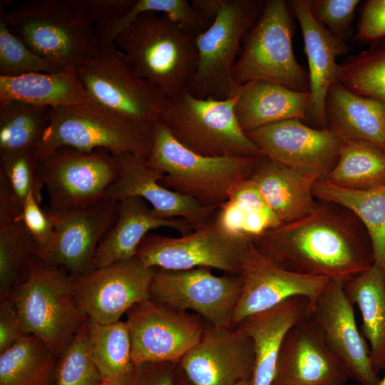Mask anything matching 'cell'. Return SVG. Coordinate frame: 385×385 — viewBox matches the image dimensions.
I'll return each mask as SVG.
<instances>
[{"label": "cell", "instance_id": "1", "mask_svg": "<svg viewBox=\"0 0 385 385\" xmlns=\"http://www.w3.org/2000/svg\"><path fill=\"white\" fill-rule=\"evenodd\" d=\"M251 242L287 270L329 280L346 282L374 264L372 251L347 220L319 205L307 216L282 223Z\"/></svg>", "mask_w": 385, "mask_h": 385}, {"label": "cell", "instance_id": "2", "mask_svg": "<svg viewBox=\"0 0 385 385\" xmlns=\"http://www.w3.org/2000/svg\"><path fill=\"white\" fill-rule=\"evenodd\" d=\"M195 37L167 15L144 12L113 42L134 71L168 98L186 89L195 73Z\"/></svg>", "mask_w": 385, "mask_h": 385}, {"label": "cell", "instance_id": "3", "mask_svg": "<svg viewBox=\"0 0 385 385\" xmlns=\"http://www.w3.org/2000/svg\"><path fill=\"white\" fill-rule=\"evenodd\" d=\"M148 165L163 173V187L205 207H219L232 188L250 178L259 157L205 156L178 143L159 121L153 128Z\"/></svg>", "mask_w": 385, "mask_h": 385}, {"label": "cell", "instance_id": "4", "mask_svg": "<svg viewBox=\"0 0 385 385\" xmlns=\"http://www.w3.org/2000/svg\"><path fill=\"white\" fill-rule=\"evenodd\" d=\"M0 21L31 50L62 68H77L99 48L96 25L68 0H32L9 11L1 5Z\"/></svg>", "mask_w": 385, "mask_h": 385}, {"label": "cell", "instance_id": "5", "mask_svg": "<svg viewBox=\"0 0 385 385\" xmlns=\"http://www.w3.org/2000/svg\"><path fill=\"white\" fill-rule=\"evenodd\" d=\"M73 277L37 256L12 292L24 331L42 340L58 357L87 319L73 294Z\"/></svg>", "mask_w": 385, "mask_h": 385}, {"label": "cell", "instance_id": "6", "mask_svg": "<svg viewBox=\"0 0 385 385\" xmlns=\"http://www.w3.org/2000/svg\"><path fill=\"white\" fill-rule=\"evenodd\" d=\"M152 130L94 101L52 108L38 153L67 146L86 152L103 149L113 155L132 153L148 159L153 144Z\"/></svg>", "mask_w": 385, "mask_h": 385}, {"label": "cell", "instance_id": "7", "mask_svg": "<svg viewBox=\"0 0 385 385\" xmlns=\"http://www.w3.org/2000/svg\"><path fill=\"white\" fill-rule=\"evenodd\" d=\"M236 99L199 98L186 88L168 98L160 121L178 143L197 154L262 156L240 126Z\"/></svg>", "mask_w": 385, "mask_h": 385}, {"label": "cell", "instance_id": "8", "mask_svg": "<svg viewBox=\"0 0 385 385\" xmlns=\"http://www.w3.org/2000/svg\"><path fill=\"white\" fill-rule=\"evenodd\" d=\"M288 1L268 0L246 32L235 64L234 81L242 86L265 81L298 91H309L308 72L297 61L292 47L294 22Z\"/></svg>", "mask_w": 385, "mask_h": 385}, {"label": "cell", "instance_id": "9", "mask_svg": "<svg viewBox=\"0 0 385 385\" xmlns=\"http://www.w3.org/2000/svg\"><path fill=\"white\" fill-rule=\"evenodd\" d=\"M264 4L259 0H223L215 20L195 37L197 63L187 88L191 95L225 100L238 94L241 86L233 79V68L242 39L260 16Z\"/></svg>", "mask_w": 385, "mask_h": 385}, {"label": "cell", "instance_id": "10", "mask_svg": "<svg viewBox=\"0 0 385 385\" xmlns=\"http://www.w3.org/2000/svg\"><path fill=\"white\" fill-rule=\"evenodd\" d=\"M76 71L96 103L152 129L160 120L168 97L134 71L113 41L99 45Z\"/></svg>", "mask_w": 385, "mask_h": 385}, {"label": "cell", "instance_id": "11", "mask_svg": "<svg viewBox=\"0 0 385 385\" xmlns=\"http://www.w3.org/2000/svg\"><path fill=\"white\" fill-rule=\"evenodd\" d=\"M41 179L51 210L89 206L106 197L118 167L108 150L86 152L62 146L38 155Z\"/></svg>", "mask_w": 385, "mask_h": 385}, {"label": "cell", "instance_id": "12", "mask_svg": "<svg viewBox=\"0 0 385 385\" xmlns=\"http://www.w3.org/2000/svg\"><path fill=\"white\" fill-rule=\"evenodd\" d=\"M250 242L227 232L214 216L179 237L147 234L135 257L148 267L170 270L207 267L239 274Z\"/></svg>", "mask_w": 385, "mask_h": 385}, {"label": "cell", "instance_id": "13", "mask_svg": "<svg viewBox=\"0 0 385 385\" xmlns=\"http://www.w3.org/2000/svg\"><path fill=\"white\" fill-rule=\"evenodd\" d=\"M135 366L175 362L200 341L207 322L198 314L148 299L133 305L125 321Z\"/></svg>", "mask_w": 385, "mask_h": 385}, {"label": "cell", "instance_id": "14", "mask_svg": "<svg viewBox=\"0 0 385 385\" xmlns=\"http://www.w3.org/2000/svg\"><path fill=\"white\" fill-rule=\"evenodd\" d=\"M242 290L240 274L216 276L207 267L155 268L150 299L192 312L212 325L232 327V318Z\"/></svg>", "mask_w": 385, "mask_h": 385}, {"label": "cell", "instance_id": "15", "mask_svg": "<svg viewBox=\"0 0 385 385\" xmlns=\"http://www.w3.org/2000/svg\"><path fill=\"white\" fill-rule=\"evenodd\" d=\"M154 272L135 256L73 277L76 304L87 319L118 322L133 305L150 299Z\"/></svg>", "mask_w": 385, "mask_h": 385}, {"label": "cell", "instance_id": "16", "mask_svg": "<svg viewBox=\"0 0 385 385\" xmlns=\"http://www.w3.org/2000/svg\"><path fill=\"white\" fill-rule=\"evenodd\" d=\"M353 305L344 290V282L329 280L318 297L309 302L307 317L349 379L361 385H373L379 376L373 369L369 344L357 327Z\"/></svg>", "mask_w": 385, "mask_h": 385}, {"label": "cell", "instance_id": "17", "mask_svg": "<svg viewBox=\"0 0 385 385\" xmlns=\"http://www.w3.org/2000/svg\"><path fill=\"white\" fill-rule=\"evenodd\" d=\"M262 155L315 181L336 165L341 140L327 128L289 119L245 133Z\"/></svg>", "mask_w": 385, "mask_h": 385}, {"label": "cell", "instance_id": "18", "mask_svg": "<svg viewBox=\"0 0 385 385\" xmlns=\"http://www.w3.org/2000/svg\"><path fill=\"white\" fill-rule=\"evenodd\" d=\"M119 201L104 197L87 207L46 212L54 224L53 242L40 259L66 269L72 277L92 270L100 242L115 223Z\"/></svg>", "mask_w": 385, "mask_h": 385}, {"label": "cell", "instance_id": "19", "mask_svg": "<svg viewBox=\"0 0 385 385\" xmlns=\"http://www.w3.org/2000/svg\"><path fill=\"white\" fill-rule=\"evenodd\" d=\"M239 274L242 290L232 315V327L245 317L292 297H304L312 302L329 282L327 278L299 274L281 267L260 252L251 241Z\"/></svg>", "mask_w": 385, "mask_h": 385}, {"label": "cell", "instance_id": "20", "mask_svg": "<svg viewBox=\"0 0 385 385\" xmlns=\"http://www.w3.org/2000/svg\"><path fill=\"white\" fill-rule=\"evenodd\" d=\"M179 364L193 385H236L250 381L255 364L253 343L237 327L207 322L201 339Z\"/></svg>", "mask_w": 385, "mask_h": 385}, {"label": "cell", "instance_id": "21", "mask_svg": "<svg viewBox=\"0 0 385 385\" xmlns=\"http://www.w3.org/2000/svg\"><path fill=\"white\" fill-rule=\"evenodd\" d=\"M118 174L106 197L119 201L138 197L151 205L158 217L182 219L195 230L210 221L218 207H205L195 200L170 190L159 183L162 173L150 167L147 159L132 153L113 155Z\"/></svg>", "mask_w": 385, "mask_h": 385}, {"label": "cell", "instance_id": "22", "mask_svg": "<svg viewBox=\"0 0 385 385\" xmlns=\"http://www.w3.org/2000/svg\"><path fill=\"white\" fill-rule=\"evenodd\" d=\"M344 367L306 317L287 333L272 385H345Z\"/></svg>", "mask_w": 385, "mask_h": 385}, {"label": "cell", "instance_id": "23", "mask_svg": "<svg viewBox=\"0 0 385 385\" xmlns=\"http://www.w3.org/2000/svg\"><path fill=\"white\" fill-rule=\"evenodd\" d=\"M288 4L300 26L308 61L311 98L308 118L325 128L327 95L330 87L339 82L337 58L345 54L349 46L313 17L311 0H292Z\"/></svg>", "mask_w": 385, "mask_h": 385}, {"label": "cell", "instance_id": "24", "mask_svg": "<svg viewBox=\"0 0 385 385\" xmlns=\"http://www.w3.org/2000/svg\"><path fill=\"white\" fill-rule=\"evenodd\" d=\"M309 299L294 297L248 316L233 327L252 339L255 364L250 385H272L282 344L289 330L307 317Z\"/></svg>", "mask_w": 385, "mask_h": 385}, {"label": "cell", "instance_id": "25", "mask_svg": "<svg viewBox=\"0 0 385 385\" xmlns=\"http://www.w3.org/2000/svg\"><path fill=\"white\" fill-rule=\"evenodd\" d=\"M162 227L175 230L181 235L194 230L182 219L156 217L143 198L128 197L120 200L117 219L97 247L92 270L134 257L145 236L150 230Z\"/></svg>", "mask_w": 385, "mask_h": 385}, {"label": "cell", "instance_id": "26", "mask_svg": "<svg viewBox=\"0 0 385 385\" xmlns=\"http://www.w3.org/2000/svg\"><path fill=\"white\" fill-rule=\"evenodd\" d=\"M310 93L298 91L282 84L251 81L240 86L235 112L245 132L289 120L308 118Z\"/></svg>", "mask_w": 385, "mask_h": 385}, {"label": "cell", "instance_id": "27", "mask_svg": "<svg viewBox=\"0 0 385 385\" xmlns=\"http://www.w3.org/2000/svg\"><path fill=\"white\" fill-rule=\"evenodd\" d=\"M326 128L341 140H362L385 150V102L334 83L325 102Z\"/></svg>", "mask_w": 385, "mask_h": 385}, {"label": "cell", "instance_id": "28", "mask_svg": "<svg viewBox=\"0 0 385 385\" xmlns=\"http://www.w3.org/2000/svg\"><path fill=\"white\" fill-rule=\"evenodd\" d=\"M250 179L282 223L305 217L319 206L313 195L315 180L265 155L258 158Z\"/></svg>", "mask_w": 385, "mask_h": 385}, {"label": "cell", "instance_id": "29", "mask_svg": "<svg viewBox=\"0 0 385 385\" xmlns=\"http://www.w3.org/2000/svg\"><path fill=\"white\" fill-rule=\"evenodd\" d=\"M12 101L51 108L93 101L72 67L53 73L0 76V105Z\"/></svg>", "mask_w": 385, "mask_h": 385}, {"label": "cell", "instance_id": "30", "mask_svg": "<svg viewBox=\"0 0 385 385\" xmlns=\"http://www.w3.org/2000/svg\"><path fill=\"white\" fill-rule=\"evenodd\" d=\"M344 290L359 309L362 334L369 342L374 370L385 369V273L376 264L344 282Z\"/></svg>", "mask_w": 385, "mask_h": 385}, {"label": "cell", "instance_id": "31", "mask_svg": "<svg viewBox=\"0 0 385 385\" xmlns=\"http://www.w3.org/2000/svg\"><path fill=\"white\" fill-rule=\"evenodd\" d=\"M313 195L351 210L361 220L370 239L374 263L385 273V184L353 190L319 180L314 183Z\"/></svg>", "mask_w": 385, "mask_h": 385}, {"label": "cell", "instance_id": "32", "mask_svg": "<svg viewBox=\"0 0 385 385\" xmlns=\"http://www.w3.org/2000/svg\"><path fill=\"white\" fill-rule=\"evenodd\" d=\"M215 218L227 232L250 241L282 224L250 178L232 188Z\"/></svg>", "mask_w": 385, "mask_h": 385}, {"label": "cell", "instance_id": "33", "mask_svg": "<svg viewBox=\"0 0 385 385\" xmlns=\"http://www.w3.org/2000/svg\"><path fill=\"white\" fill-rule=\"evenodd\" d=\"M86 324L92 360L103 381L128 385L135 366L125 322L100 324L86 319Z\"/></svg>", "mask_w": 385, "mask_h": 385}, {"label": "cell", "instance_id": "34", "mask_svg": "<svg viewBox=\"0 0 385 385\" xmlns=\"http://www.w3.org/2000/svg\"><path fill=\"white\" fill-rule=\"evenodd\" d=\"M58 356L27 334L0 354V385H52Z\"/></svg>", "mask_w": 385, "mask_h": 385}, {"label": "cell", "instance_id": "35", "mask_svg": "<svg viewBox=\"0 0 385 385\" xmlns=\"http://www.w3.org/2000/svg\"><path fill=\"white\" fill-rule=\"evenodd\" d=\"M326 180L353 190L384 185L385 150L366 140H341L337 163Z\"/></svg>", "mask_w": 385, "mask_h": 385}, {"label": "cell", "instance_id": "36", "mask_svg": "<svg viewBox=\"0 0 385 385\" xmlns=\"http://www.w3.org/2000/svg\"><path fill=\"white\" fill-rule=\"evenodd\" d=\"M52 108L18 101L0 105V156L38 151Z\"/></svg>", "mask_w": 385, "mask_h": 385}, {"label": "cell", "instance_id": "37", "mask_svg": "<svg viewBox=\"0 0 385 385\" xmlns=\"http://www.w3.org/2000/svg\"><path fill=\"white\" fill-rule=\"evenodd\" d=\"M36 251L32 238L19 219L0 217L1 299L10 297L26 278Z\"/></svg>", "mask_w": 385, "mask_h": 385}, {"label": "cell", "instance_id": "38", "mask_svg": "<svg viewBox=\"0 0 385 385\" xmlns=\"http://www.w3.org/2000/svg\"><path fill=\"white\" fill-rule=\"evenodd\" d=\"M339 81L355 93L385 102V37L339 64Z\"/></svg>", "mask_w": 385, "mask_h": 385}, {"label": "cell", "instance_id": "39", "mask_svg": "<svg viewBox=\"0 0 385 385\" xmlns=\"http://www.w3.org/2000/svg\"><path fill=\"white\" fill-rule=\"evenodd\" d=\"M37 150L0 156V190L9 199L11 212L19 219L30 194L41 202L43 185L38 168Z\"/></svg>", "mask_w": 385, "mask_h": 385}, {"label": "cell", "instance_id": "40", "mask_svg": "<svg viewBox=\"0 0 385 385\" xmlns=\"http://www.w3.org/2000/svg\"><path fill=\"white\" fill-rule=\"evenodd\" d=\"M144 12L167 15L195 36L205 31L211 24L194 11L188 0H135L133 6L123 17L97 31L99 43L113 42L115 36L124 27Z\"/></svg>", "mask_w": 385, "mask_h": 385}, {"label": "cell", "instance_id": "41", "mask_svg": "<svg viewBox=\"0 0 385 385\" xmlns=\"http://www.w3.org/2000/svg\"><path fill=\"white\" fill-rule=\"evenodd\" d=\"M103 382L92 360L85 322L58 357L52 385H101Z\"/></svg>", "mask_w": 385, "mask_h": 385}, {"label": "cell", "instance_id": "42", "mask_svg": "<svg viewBox=\"0 0 385 385\" xmlns=\"http://www.w3.org/2000/svg\"><path fill=\"white\" fill-rule=\"evenodd\" d=\"M63 68L31 50L0 21V76L53 73Z\"/></svg>", "mask_w": 385, "mask_h": 385}, {"label": "cell", "instance_id": "43", "mask_svg": "<svg viewBox=\"0 0 385 385\" xmlns=\"http://www.w3.org/2000/svg\"><path fill=\"white\" fill-rule=\"evenodd\" d=\"M359 0H311L313 17L343 41L351 34Z\"/></svg>", "mask_w": 385, "mask_h": 385}, {"label": "cell", "instance_id": "44", "mask_svg": "<svg viewBox=\"0 0 385 385\" xmlns=\"http://www.w3.org/2000/svg\"><path fill=\"white\" fill-rule=\"evenodd\" d=\"M40 204L34 195L30 194L22 207L19 219L36 245V256L41 258L51 247L55 231L52 218Z\"/></svg>", "mask_w": 385, "mask_h": 385}, {"label": "cell", "instance_id": "45", "mask_svg": "<svg viewBox=\"0 0 385 385\" xmlns=\"http://www.w3.org/2000/svg\"><path fill=\"white\" fill-rule=\"evenodd\" d=\"M135 0H68L73 9L96 29L105 27L123 17Z\"/></svg>", "mask_w": 385, "mask_h": 385}, {"label": "cell", "instance_id": "46", "mask_svg": "<svg viewBox=\"0 0 385 385\" xmlns=\"http://www.w3.org/2000/svg\"><path fill=\"white\" fill-rule=\"evenodd\" d=\"M360 11L355 40L373 42L385 37V0L366 1Z\"/></svg>", "mask_w": 385, "mask_h": 385}, {"label": "cell", "instance_id": "47", "mask_svg": "<svg viewBox=\"0 0 385 385\" xmlns=\"http://www.w3.org/2000/svg\"><path fill=\"white\" fill-rule=\"evenodd\" d=\"M178 365L170 361L140 364L128 385H174Z\"/></svg>", "mask_w": 385, "mask_h": 385}, {"label": "cell", "instance_id": "48", "mask_svg": "<svg viewBox=\"0 0 385 385\" xmlns=\"http://www.w3.org/2000/svg\"><path fill=\"white\" fill-rule=\"evenodd\" d=\"M27 334L11 297L1 299L0 304V354L6 351L20 338Z\"/></svg>", "mask_w": 385, "mask_h": 385}, {"label": "cell", "instance_id": "49", "mask_svg": "<svg viewBox=\"0 0 385 385\" xmlns=\"http://www.w3.org/2000/svg\"><path fill=\"white\" fill-rule=\"evenodd\" d=\"M223 0H192L194 11L203 19L212 23L216 18Z\"/></svg>", "mask_w": 385, "mask_h": 385}, {"label": "cell", "instance_id": "50", "mask_svg": "<svg viewBox=\"0 0 385 385\" xmlns=\"http://www.w3.org/2000/svg\"><path fill=\"white\" fill-rule=\"evenodd\" d=\"M174 385H193L178 365Z\"/></svg>", "mask_w": 385, "mask_h": 385}, {"label": "cell", "instance_id": "51", "mask_svg": "<svg viewBox=\"0 0 385 385\" xmlns=\"http://www.w3.org/2000/svg\"><path fill=\"white\" fill-rule=\"evenodd\" d=\"M373 385H385V371L384 376L381 378H379V379Z\"/></svg>", "mask_w": 385, "mask_h": 385}, {"label": "cell", "instance_id": "52", "mask_svg": "<svg viewBox=\"0 0 385 385\" xmlns=\"http://www.w3.org/2000/svg\"><path fill=\"white\" fill-rule=\"evenodd\" d=\"M236 385H250V384H249V381H245L240 382L237 384Z\"/></svg>", "mask_w": 385, "mask_h": 385}, {"label": "cell", "instance_id": "53", "mask_svg": "<svg viewBox=\"0 0 385 385\" xmlns=\"http://www.w3.org/2000/svg\"><path fill=\"white\" fill-rule=\"evenodd\" d=\"M101 385H111V384H109L106 383V382H103V384Z\"/></svg>", "mask_w": 385, "mask_h": 385}]
</instances>
